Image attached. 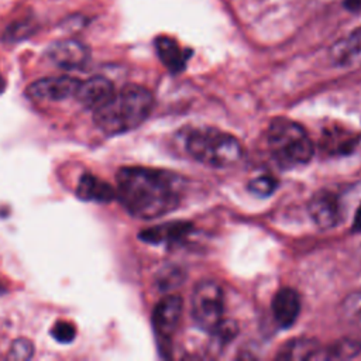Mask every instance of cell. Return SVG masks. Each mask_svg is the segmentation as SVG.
Wrapping results in <instances>:
<instances>
[{"mask_svg":"<svg viewBox=\"0 0 361 361\" xmlns=\"http://www.w3.org/2000/svg\"><path fill=\"white\" fill-rule=\"evenodd\" d=\"M116 197L137 219H157L179 204V182L162 169L123 166L116 173Z\"/></svg>","mask_w":361,"mask_h":361,"instance_id":"cell-1","label":"cell"},{"mask_svg":"<svg viewBox=\"0 0 361 361\" xmlns=\"http://www.w3.org/2000/svg\"><path fill=\"white\" fill-rule=\"evenodd\" d=\"M152 106L154 97L147 87L128 83L93 111V123L106 135H120L141 126Z\"/></svg>","mask_w":361,"mask_h":361,"instance_id":"cell-2","label":"cell"},{"mask_svg":"<svg viewBox=\"0 0 361 361\" xmlns=\"http://www.w3.org/2000/svg\"><path fill=\"white\" fill-rule=\"evenodd\" d=\"M267 141L274 159L283 168L303 165L312 159L314 147L306 130L285 117L274 118L267 130Z\"/></svg>","mask_w":361,"mask_h":361,"instance_id":"cell-3","label":"cell"},{"mask_svg":"<svg viewBox=\"0 0 361 361\" xmlns=\"http://www.w3.org/2000/svg\"><path fill=\"white\" fill-rule=\"evenodd\" d=\"M186 149L196 161L213 168L231 166L243 157L240 141L217 128L192 131L186 140Z\"/></svg>","mask_w":361,"mask_h":361,"instance_id":"cell-4","label":"cell"},{"mask_svg":"<svg viewBox=\"0 0 361 361\" xmlns=\"http://www.w3.org/2000/svg\"><path fill=\"white\" fill-rule=\"evenodd\" d=\"M224 296L219 283L203 281L192 293V317L204 331L214 333L223 323Z\"/></svg>","mask_w":361,"mask_h":361,"instance_id":"cell-5","label":"cell"},{"mask_svg":"<svg viewBox=\"0 0 361 361\" xmlns=\"http://www.w3.org/2000/svg\"><path fill=\"white\" fill-rule=\"evenodd\" d=\"M79 85L80 80L72 76L42 78L27 86L25 96L32 100L61 102L73 97Z\"/></svg>","mask_w":361,"mask_h":361,"instance_id":"cell-6","label":"cell"},{"mask_svg":"<svg viewBox=\"0 0 361 361\" xmlns=\"http://www.w3.org/2000/svg\"><path fill=\"white\" fill-rule=\"evenodd\" d=\"M183 302L179 295L162 298L154 307L152 326L159 341H169L173 336L182 316Z\"/></svg>","mask_w":361,"mask_h":361,"instance_id":"cell-7","label":"cell"},{"mask_svg":"<svg viewBox=\"0 0 361 361\" xmlns=\"http://www.w3.org/2000/svg\"><path fill=\"white\" fill-rule=\"evenodd\" d=\"M48 59L61 69H82L90 59V49L78 39H59L47 49Z\"/></svg>","mask_w":361,"mask_h":361,"instance_id":"cell-8","label":"cell"},{"mask_svg":"<svg viewBox=\"0 0 361 361\" xmlns=\"http://www.w3.org/2000/svg\"><path fill=\"white\" fill-rule=\"evenodd\" d=\"M114 85L104 76H92L86 80H80L76 90V100L87 110H97L106 104L114 94Z\"/></svg>","mask_w":361,"mask_h":361,"instance_id":"cell-9","label":"cell"},{"mask_svg":"<svg viewBox=\"0 0 361 361\" xmlns=\"http://www.w3.org/2000/svg\"><path fill=\"white\" fill-rule=\"evenodd\" d=\"M309 213L312 220L319 227H334L341 219V207L338 197L333 192L327 190H320L314 193L309 202Z\"/></svg>","mask_w":361,"mask_h":361,"instance_id":"cell-10","label":"cell"},{"mask_svg":"<svg viewBox=\"0 0 361 361\" xmlns=\"http://www.w3.org/2000/svg\"><path fill=\"white\" fill-rule=\"evenodd\" d=\"M271 307L276 324L288 329L296 322L300 312L299 293L293 288H282L274 295Z\"/></svg>","mask_w":361,"mask_h":361,"instance_id":"cell-11","label":"cell"},{"mask_svg":"<svg viewBox=\"0 0 361 361\" xmlns=\"http://www.w3.org/2000/svg\"><path fill=\"white\" fill-rule=\"evenodd\" d=\"M75 195L82 202L110 203L116 197V189L104 179L86 172L79 178Z\"/></svg>","mask_w":361,"mask_h":361,"instance_id":"cell-12","label":"cell"},{"mask_svg":"<svg viewBox=\"0 0 361 361\" xmlns=\"http://www.w3.org/2000/svg\"><path fill=\"white\" fill-rule=\"evenodd\" d=\"M192 230L188 221H168L138 233V238L148 244H172L185 238Z\"/></svg>","mask_w":361,"mask_h":361,"instance_id":"cell-13","label":"cell"},{"mask_svg":"<svg viewBox=\"0 0 361 361\" xmlns=\"http://www.w3.org/2000/svg\"><path fill=\"white\" fill-rule=\"evenodd\" d=\"M155 49L161 62L172 73H178L186 66V61L190 54V51L183 49L173 38L166 35L155 38Z\"/></svg>","mask_w":361,"mask_h":361,"instance_id":"cell-14","label":"cell"},{"mask_svg":"<svg viewBox=\"0 0 361 361\" xmlns=\"http://www.w3.org/2000/svg\"><path fill=\"white\" fill-rule=\"evenodd\" d=\"M320 344L313 338H293L285 343L276 354L278 360L320 358Z\"/></svg>","mask_w":361,"mask_h":361,"instance_id":"cell-15","label":"cell"},{"mask_svg":"<svg viewBox=\"0 0 361 361\" xmlns=\"http://www.w3.org/2000/svg\"><path fill=\"white\" fill-rule=\"evenodd\" d=\"M354 144V135L337 127H331L329 131H326L322 142L323 148L330 154H347L350 149H353Z\"/></svg>","mask_w":361,"mask_h":361,"instance_id":"cell-16","label":"cell"},{"mask_svg":"<svg viewBox=\"0 0 361 361\" xmlns=\"http://www.w3.org/2000/svg\"><path fill=\"white\" fill-rule=\"evenodd\" d=\"M323 351H324L323 358H334V360L353 358L361 351V343L353 338H343Z\"/></svg>","mask_w":361,"mask_h":361,"instance_id":"cell-17","label":"cell"},{"mask_svg":"<svg viewBox=\"0 0 361 361\" xmlns=\"http://www.w3.org/2000/svg\"><path fill=\"white\" fill-rule=\"evenodd\" d=\"M343 317L355 326H361V289L351 292L341 303Z\"/></svg>","mask_w":361,"mask_h":361,"instance_id":"cell-18","label":"cell"},{"mask_svg":"<svg viewBox=\"0 0 361 361\" xmlns=\"http://www.w3.org/2000/svg\"><path fill=\"white\" fill-rule=\"evenodd\" d=\"M34 30H35V27L31 20L17 21V23L8 25V28L6 30V32L3 35V41H6V42L23 41L27 37H30L34 32Z\"/></svg>","mask_w":361,"mask_h":361,"instance_id":"cell-19","label":"cell"},{"mask_svg":"<svg viewBox=\"0 0 361 361\" xmlns=\"http://www.w3.org/2000/svg\"><path fill=\"white\" fill-rule=\"evenodd\" d=\"M51 336L54 337V340H56L61 344H68L71 341H73V338L76 337V329L71 322L66 320H58L52 329H51Z\"/></svg>","mask_w":361,"mask_h":361,"instance_id":"cell-20","label":"cell"},{"mask_svg":"<svg viewBox=\"0 0 361 361\" xmlns=\"http://www.w3.org/2000/svg\"><path fill=\"white\" fill-rule=\"evenodd\" d=\"M34 355V344L24 337L16 338L8 350V358L11 360H30Z\"/></svg>","mask_w":361,"mask_h":361,"instance_id":"cell-21","label":"cell"},{"mask_svg":"<svg viewBox=\"0 0 361 361\" xmlns=\"http://www.w3.org/2000/svg\"><path fill=\"white\" fill-rule=\"evenodd\" d=\"M337 55L344 59L350 55L361 52V28L354 31L348 38H345L338 47H337Z\"/></svg>","mask_w":361,"mask_h":361,"instance_id":"cell-22","label":"cell"},{"mask_svg":"<svg viewBox=\"0 0 361 361\" xmlns=\"http://www.w3.org/2000/svg\"><path fill=\"white\" fill-rule=\"evenodd\" d=\"M276 185H278V182L272 176L264 175V176H258V178L252 179L250 182L248 188L254 195L265 197V196H269L276 189Z\"/></svg>","mask_w":361,"mask_h":361,"instance_id":"cell-23","label":"cell"},{"mask_svg":"<svg viewBox=\"0 0 361 361\" xmlns=\"http://www.w3.org/2000/svg\"><path fill=\"white\" fill-rule=\"evenodd\" d=\"M353 230L354 231H361V206L357 210V214L354 217V223H353Z\"/></svg>","mask_w":361,"mask_h":361,"instance_id":"cell-24","label":"cell"},{"mask_svg":"<svg viewBox=\"0 0 361 361\" xmlns=\"http://www.w3.org/2000/svg\"><path fill=\"white\" fill-rule=\"evenodd\" d=\"M345 7L357 11L361 8V0H345Z\"/></svg>","mask_w":361,"mask_h":361,"instance_id":"cell-25","label":"cell"},{"mask_svg":"<svg viewBox=\"0 0 361 361\" xmlns=\"http://www.w3.org/2000/svg\"><path fill=\"white\" fill-rule=\"evenodd\" d=\"M6 86H7V83H6V79L3 78V75L0 73V94L6 90Z\"/></svg>","mask_w":361,"mask_h":361,"instance_id":"cell-26","label":"cell"},{"mask_svg":"<svg viewBox=\"0 0 361 361\" xmlns=\"http://www.w3.org/2000/svg\"><path fill=\"white\" fill-rule=\"evenodd\" d=\"M4 292V289H3V286H1V282H0V293H3Z\"/></svg>","mask_w":361,"mask_h":361,"instance_id":"cell-27","label":"cell"}]
</instances>
